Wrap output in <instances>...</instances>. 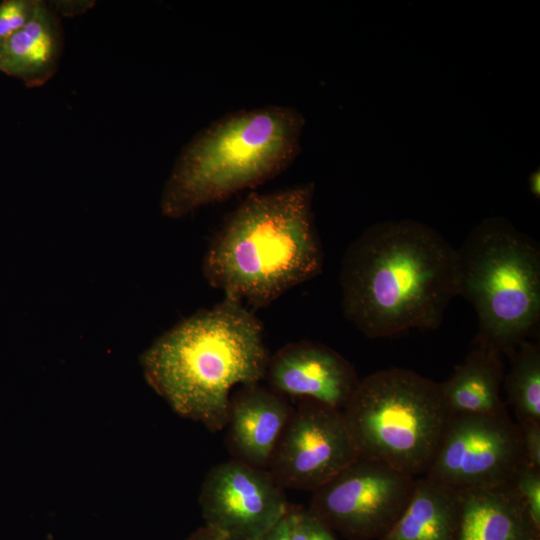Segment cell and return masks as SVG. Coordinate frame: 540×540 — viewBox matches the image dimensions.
I'll use <instances>...</instances> for the list:
<instances>
[{
    "label": "cell",
    "mask_w": 540,
    "mask_h": 540,
    "mask_svg": "<svg viewBox=\"0 0 540 540\" xmlns=\"http://www.w3.org/2000/svg\"><path fill=\"white\" fill-rule=\"evenodd\" d=\"M40 0H4L0 2V40L5 41L33 18Z\"/></svg>",
    "instance_id": "19"
},
{
    "label": "cell",
    "mask_w": 540,
    "mask_h": 540,
    "mask_svg": "<svg viewBox=\"0 0 540 540\" xmlns=\"http://www.w3.org/2000/svg\"><path fill=\"white\" fill-rule=\"evenodd\" d=\"M415 479L358 457L312 492L308 512L348 540H379L406 507Z\"/></svg>",
    "instance_id": "8"
},
{
    "label": "cell",
    "mask_w": 540,
    "mask_h": 540,
    "mask_svg": "<svg viewBox=\"0 0 540 540\" xmlns=\"http://www.w3.org/2000/svg\"><path fill=\"white\" fill-rule=\"evenodd\" d=\"M295 107L267 105L219 117L181 149L164 184L160 209L181 218L255 188L285 171L305 127Z\"/></svg>",
    "instance_id": "4"
},
{
    "label": "cell",
    "mask_w": 540,
    "mask_h": 540,
    "mask_svg": "<svg viewBox=\"0 0 540 540\" xmlns=\"http://www.w3.org/2000/svg\"><path fill=\"white\" fill-rule=\"evenodd\" d=\"M269 355L259 319L225 298L160 336L141 356L149 385L181 417L225 428L232 392L265 378Z\"/></svg>",
    "instance_id": "2"
},
{
    "label": "cell",
    "mask_w": 540,
    "mask_h": 540,
    "mask_svg": "<svg viewBox=\"0 0 540 540\" xmlns=\"http://www.w3.org/2000/svg\"><path fill=\"white\" fill-rule=\"evenodd\" d=\"M289 513L290 510L274 527L256 540H288Z\"/></svg>",
    "instance_id": "23"
},
{
    "label": "cell",
    "mask_w": 540,
    "mask_h": 540,
    "mask_svg": "<svg viewBox=\"0 0 540 540\" xmlns=\"http://www.w3.org/2000/svg\"><path fill=\"white\" fill-rule=\"evenodd\" d=\"M524 462L521 430L508 412L455 413L424 476L459 493L509 483Z\"/></svg>",
    "instance_id": "7"
},
{
    "label": "cell",
    "mask_w": 540,
    "mask_h": 540,
    "mask_svg": "<svg viewBox=\"0 0 540 540\" xmlns=\"http://www.w3.org/2000/svg\"><path fill=\"white\" fill-rule=\"evenodd\" d=\"M268 387L283 396L312 399L341 410L360 379L353 365L322 343H289L269 356Z\"/></svg>",
    "instance_id": "11"
},
{
    "label": "cell",
    "mask_w": 540,
    "mask_h": 540,
    "mask_svg": "<svg viewBox=\"0 0 540 540\" xmlns=\"http://www.w3.org/2000/svg\"><path fill=\"white\" fill-rule=\"evenodd\" d=\"M457 540H540L512 482L459 492Z\"/></svg>",
    "instance_id": "13"
},
{
    "label": "cell",
    "mask_w": 540,
    "mask_h": 540,
    "mask_svg": "<svg viewBox=\"0 0 540 540\" xmlns=\"http://www.w3.org/2000/svg\"><path fill=\"white\" fill-rule=\"evenodd\" d=\"M342 413L359 457L415 478L425 475L451 414L439 384L406 368L360 379Z\"/></svg>",
    "instance_id": "6"
},
{
    "label": "cell",
    "mask_w": 540,
    "mask_h": 540,
    "mask_svg": "<svg viewBox=\"0 0 540 540\" xmlns=\"http://www.w3.org/2000/svg\"><path fill=\"white\" fill-rule=\"evenodd\" d=\"M457 296L474 308V343L509 356L540 320V249L504 218L477 225L457 249Z\"/></svg>",
    "instance_id": "5"
},
{
    "label": "cell",
    "mask_w": 540,
    "mask_h": 540,
    "mask_svg": "<svg viewBox=\"0 0 540 540\" xmlns=\"http://www.w3.org/2000/svg\"><path fill=\"white\" fill-rule=\"evenodd\" d=\"M3 41L0 40V64L2 59Z\"/></svg>",
    "instance_id": "27"
},
{
    "label": "cell",
    "mask_w": 540,
    "mask_h": 540,
    "mask_svg": "<svg viewBox=\"0 0 540 540\" xmlns=\"http://www.w3.org/2000/svg\"><path fill=\"white\" fill-rule=\"evenodd\" d=\"M459 516V493L420 476L403 512L379 540H457Z\"/></svg>",
    "instance_id": "16"
},
{
    "label": "cell",
    "mask_w": 540,
    "mask_h": 540,
    "mask_svg": "<svg viewBox=\"0 0 540 540\" xmlns=\"http://www.w3.org/2000/svg\"><path fill=\"white\" fill-rule=\"evenodd\" d=\"M466 359L451 376L438 383L451 414L507 412L500 391L504 380L502 354L474 343Z\"/></svg>",
    "instance_id": "15"
},
{
    "label": "cell",
    "mask_w": 540,
    "mask_h": 540,
    "mask_svg": "<svg viewBox=\"0 0 540 540\" xmlns=\"http://www.w3.org/2000/svg\"><path fill=\"white\" fill-rule=\"evenodd\" d=\"M292 412L285 396L269 387L260 383L237 387L224 428L233 459L267 470Z\"/></svg>",
    "instance_id": "12"
},
{
    "label": "cell",
    "mask_w": 540,
    "mask_h": 540,
    "mask_svg": "<svg viewBox=\"0 0 540 540\" xmlns=\"http://www.w3.org/2000/svg\"><path fill=\"white\" fill-rule=\"evenodd\" d=\"M311 540H336L333 531L311 514Z\"/></svg>",
    "instance_id": "24"
},
{
    "label": "cell",
    "mask_w": 540,
    "mask_h": 540,
    "mask_svg": "<svg viewBox=\"0 0 540 540\" xmlns=\"http://www.w3.org/2000/svg\"><path fill=\"white\" fill-rule=\"evenodd\" d=\"M511 482L523 501L533 524L540 530V469L524 462Z\"/></svg>",
    "instance_id": "18"
},
{
    "label": "cell",
    "mask_w": 540,
    "mask_h": 540,
    "mask_svg": "<svg viewBox=\"0 0 540 540\" xmlns=\"http://www.w3.org/2000/svg\"><path fill=\"white\" fill-rule=\"evenodd\" d=\"M358 457L342 411L301 399L267 471L282 489L313 492Z\"/></svg>",
    "instance_id": "9"
},
{
    "label": "cell",
    "mask_w": 540,
    "mask_h": 540,
    "mask_svg": "<svg viewBox=\"0 0 540 540\" xmlns=\"http://www.w3.org/2000/svg\"><path fill=\"white\" fill-rule=\"evenodd\" d=\"M529 189L530 192L537 198L540 196V173L535 171L531 174L529 178Z\"/></svg>",
    "instance_id": "26"
},
{
    "label": "cell",
    "mask_w": 540,
    "mask_h": 540,
    "mask_svg": "<svg viewBox=\"0 0 540 540\" xmlns=\"http://www.w3.org/2000/svg\"><path fill=\"white\" fill-rule=\"evenodd\" d=\"M519 427L525 461L532 467L540 469V423H525Z\"/></svg>",
    "instance_id": "20"
},
{
    "label": "cell",
    "mask_w": 540,
    "mask_h": 540,
    "mask_svg": "<svg viewBox=\"0 0 540 540\" xmlns=\"http://www.w3.org/2000/svg\"><path fill=\"white\" fill-rule=\"evenodd\" d=\"M314 184L249 194L223 221L203 274L224 297L253 308L271 304L323 268L312 202Z\"/></svg>",
    "instance_id": "3"
},
{
    "label": "cell",
    "mask_w": 540,
    "mask_h": 540,
    "mask_svg": "<svg viewBox=\"0 0 540 540\" xmlns=\"http://www.w3.org/2000/svg\"><path fill=\"white\" fill-rule=\"evenodd\" d=\"M188 540H234L222 533L203 526L196 530Z\"/></svg>",
    "instance_id": "25"
},
{
    "label": "cell",
    "mask_w": 540,
    "mask_h": 540,
    "mask_svg": "<svg viewBox=\"0 0 540 540\" xmlns=\"http://www.w3.org/2000/svg\"><path fill=\"white\" fill-rule=\"evenodd\" d=\"M199 505L204 526L234 540H256L290 510L283 489L267 470L233 458L207 472Z\"/></svg>",
    "instance_id": "10"
},
{
    "label": "cell",
    "mask_w": 540,
    "mask_h": 540,
    "mask_svg": "<svg viewBox=\"0 0 540 540\" xmlns=\"http://www.w3.org/2000/svg\"><path fill=\"white\" fill-rule=\"evenodd\" d=\"M49 7L59 16H75L85 13L94 5V1L86 0H57L47 2Z\"/></svg>",
    "instance_id": "22"
},
{
    "label": "cell",
    "mask_w": 540,
    "mask_h": 540,
    "mask_svg": "<svg viewBox=\"0 0 540 540\" xmlns=\"http://www.w3.org/2000/svg\"><path fill=\"white\" fill-rule=\"evenodd\" d=\"M457 268V249L429 226L411 220L375 224L343 255V312L371 339L437 329L457 296Z\"/></svg>",
    "instance_id": "1"
},
{
    "label": "cell",
    "mask_w": 540,
    "mask_h": 540,
    "mask_svg": "<svg viewBox=\"0 0 540 540\" xmlns=\"http://www.w3.org/2000/svg\"><path fill=\"white\" fill-rule=\"evenodd\" d=\"M63 45L58 15L40 0L30 22L3 42L0 72L30 88L43 86L58 70Z\"/></svg>",
    "instance_id": "14"
},
{
    "label": "cell",
    "mask_w": 540,
    "mask_h": 540,
    "mask_svg": "<svg viewBox=\"0 0 540 540\" xmlns=\"http://www.w3.org/2000/svg\"><path fill=\"white\" fill-rule=\"evenodd\" d=\"M288 540H311V514L290 509Z\"/></svg>",
    "instance_id": "21"
},
{
    "label": "cell",
    "mask_w": 540,
    "mask_h": 540,
    "mask_svg": "<svg viewBox=\"0 0 540 540\" xmlns=\"http://www.w3.org/2000/svg\"><path fill=\"white\" fill-rule=\"evenodd\" d=\"M509 357L503 387L517 424L540 423V344L525 340Z\"/></svg>",
    "instance_id": "17"
}]
</instances>
